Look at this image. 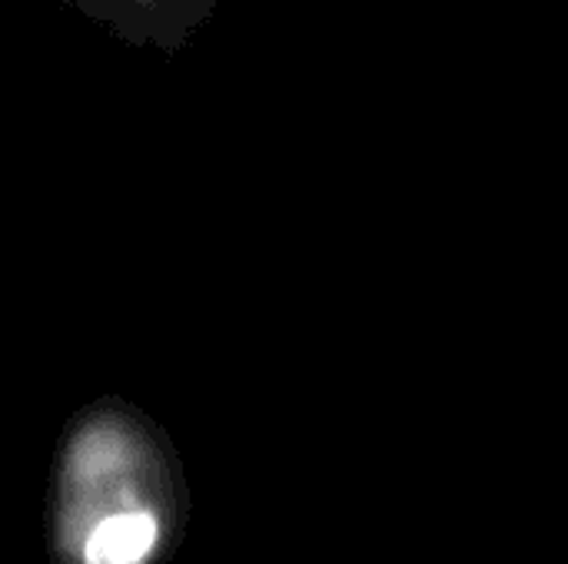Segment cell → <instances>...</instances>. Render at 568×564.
I'll return each mask as SVG.
<instances>
[{
  "instance_id": "6da1fadb",
  "label": "cell",
  "mask_w": 568,
  "mask_h": 564,
  "mask_svg": "<svg viewBox=\"0 0 568 564\" xmlns=\"http://www.w3.org/2000/svg\"><path fill=\"white\" fill-rule=\"evenodd\" d=\"M183 519V469L150 416L120 396L73 412L50 482L53 562L163 564Z\"/></svg>"
},
{
  "instance_id": "7a4b0ae2",
  "label": "cell",
  "mask_w": 568,
  "mask_h": 564,
  "mask_svg": "<svg viewBox=\"0 0 568 564\" xmlns=\"http://www.w3.org/2000/svg\"><path fill=\"white\" fill-rule=\"evenodd\" d=\"M126 47L176 57L226 0H60Z\"/></svg>"
}]
</instances>
